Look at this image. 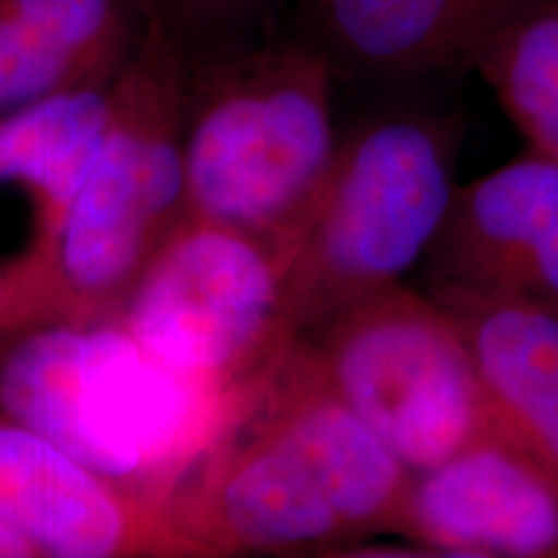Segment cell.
I'll return each instance as SVG.
<instances>
[{"instance_id":"1","label":"cell","mask_w":558,"mask_h":558,"mask_svg":"<svg viewBox=\"0 0 558 558\" xmlns=\"http://www.w3.org/2000/svg\"><path fill=\"white\" fill-rule=\"evenodd\" d=\"M256 386L194 380L120 318L13 326L0 349V418L52 439L163 514Z\"/></svg>"},{"instance_id":"13","label":"cell","mask_w":558,"mask_h":558,"mask_svg":"<svg viewBox=\"0 0 558 558\" xmlns=\"http://www.w3.org/2000/svg\"><path fill=\"white\" fill-rule=\"evenodd\" d=\"M109 114L111 88H81L0 120V194L24 207L45 256L101 148Z\"/></svg>"},{"instance_id":"15","label":"cell","mask_w":558,"mask_h":558,"mask_svg":"<svg viewBox=\"0 0 558 558\" xmlns=\"http://www.w3.org/2000/svg\"><path fill=\"white\" fill-rule=\"evenodd\" d=\"M148 24L158 26L186 60L259 39L275 0H140Z\"/></svg>"},{"instance_id":"3","label":"cell","mask_w":558,"mask_h":558,"mask_svg":"<svg viewBox=\"0 0 558 558\" xmlns=\"http://www.w3.org/2000/svg\"><path fill=\"white\" fill-rule=\"evenodd\" d=\"M333 81L329 62L295 34L190 60V218L243 230L295 259L337 156Z\"/></svg>"},{"instance_id":"16","label":"cell","mask_w":558,"mask_h":558,"mask_svg":"<svg viewBox=\"0 0 558 558\" xmlns=\"http://www.w3.org/2000/svg\"><path fill=\"white\" fill-rule=\"evenodd\" d=\"M39 556L37 548L32 546V541H26L19 530L0 522V558H29Z\"/></svg>"},{"instance_id":"6","label":"cell","mask_w":558,"mask_h":558,"mask_svg":"<svg viewBox=\"0 0 558 558\" xmlns=\"http://www.w3.org/2000/svg\"><path fill=\"white\" fill-rule=\"evenodd\" d=\"M290 251L220 222L186 218L140 275L122 326L171 367L248 390L279 354Z\"/></svg>"},{"instance_id":"11","label":"cell","mask_w":558,"mask_h":558,"mask_svg":"<svg viewBox=\"0 0 558 558\" xmlns=\"http://www.w3.org/2000/svg\"><path fill=\"white\" fill-rule=\"evenodd\" d=\"M148 34L140 0H0V120L81 88H111Z\"/></svg>"},{"instance_id":"7","label":"cell","mask_w":558,"mask_h":558,"mask_svg":"<svg viewBox=\"0 0 558 558\" xmlns=\"http://www.w3.org/2000/svg\"><path fill=\"white\" fill-rule=\"evenodd\" d=\"M424 264L429 290L558 313V158L530 150L456 190Z\"/></svg>"},{"instance_id":"14","label":"cell","mask_w":558,"mask_h":558,"mask_svg":"<svg viewBox=\"0 0 558 558\" xmlns=\"http://www.w3.org/2000/svg\"><path fill=\"white\" fill-rule=\"evenodd\" d=\"M476 70L530 150L558 158V0H533L494 34Z\"/></svg>"},{"instance_id":"5","label":"cell","mask_w":558,"mask_h":558,"mask_svg":"<svg viewBox=\"0 0 558 558\" xmlns=\"http://www.w3.org/2000/svg\"><path fill=\"white\" fill-rule=\"evenodd\" d=\"M300 341L409 471L478 445H507L530 458L488 396L456 320L432 295L390 284Z\"/></svg>"},{"instance_id":"2","label":"cell","mask_w":558,"mask_h":558,"mask_svg":"<svg viewBox=\"0 0 558 558\" xmlns=\"http://www.w3.org/2000/svg\"><path fill=\"white\" fill-rule=\"evenodd\" d=\"M190 60L158 26L111 86L101 148L50 254L3 305L9 326L120 318L160 246L190 218L184 104Z\"/></svg>"},{"instance_id":"10","label":"cell","mask_w":558,"mask_h":558,"mask_svg":"<svg viewBox=\"0 0 558 558\" xmlns=\"http://www.w3.org/2000/svg\"><path fill=\"white\" fill-rule=\"evenodd\" d=\"M401 535L427 554L558 558V492L522 452L478 445L414 473Z\"/></svg>"},{"instance_id":"8","label":"cell","mask_w":558,"mask_h":558,"mask_svg":"<svg viewBox=\"0 0 558 558\" xmlns=\"http://www.w3.org/2000/svg\"><path fill=\"white\" fill-rule=\"evenodd\" d=\"M0 522L39 556H194L163 512L124 494L52 439L0 418Z\"/></svg>"},{"instance_id":"9","label":"cell","mask_w":558,"mask_h":558,"mask_svg":"<svg viewBox=\"0 0 558 558\" xmlns=\"http://www.w3.org/2000/svg\"><path fill=\"white\" fill-rule=\"evenodd\" d=\"M533 0H300L295 37L333 78L380 88L450 81Z\"/></svg>"},{"instance_id":"12","label":"cell","mask_w":558,"mask_h":558,"mask_svg":"<svg viewBox=\"0 0 558 558\" xmlns=\"http://www.w3.org/2000/svg\"><path fill=\"white\" fill-rule=\"evenodd\" d=\"M522 448L558 492V313L518 300L435 288Z\"/></svg>"},{"instance_id":"4","label":"cell","mask_w":558,"mask_h":558,"mask_svg":"<svg viewBox=\"0 0 558 558\" xmlns=\"http://www.w3.org/2000/svg\"><path fill=\"white\" fill-rule=\"evenodd\" d=\"M458 143L456 117L427 109H386L341 132L284 284L290 344L424 262L458 190Z\"/></svg>"}]
</instances>
